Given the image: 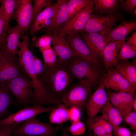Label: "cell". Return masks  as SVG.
I'll use <instances>...</instances> for the list:
<instances>
[{
	"mask_svg": "<svg viewBox=\"0 0 136 136\" xmlns=\"http://www.w3.org/2000/svg\"><path fill=\"white\" fill-rule=\"evenodd\" d=\"M20 38L22 41L19 43L17 59L23 72L29 77L32 83L34 94L31 104L33 106H41L58 104L59 101L50 96L35 72L33 66L34 55L29 49L28 36L22 34Z\"/></svg>",
	"mask_w": 136,
	"mask_h": 136,
	"instance_id": "6da1fadb",
	"label": "cell"
},
{
	"mask_svg": "<svg viewBox=\"0 0 136 136\" xmlns=\"http://www.w3.org/2000/svg\"><path fill=\"white\" fill-rule=\"evenodd\" d=\"M39 78L50 96L55 100L60 101L75 79L67 62L58 61L53 67H46L44 74Z\"/></svg>",
	"mask_w": 136,
	"mask_h": 136,
	"instance_id": "7a4b0ae2",
	"label": "cell"
},
{
	"mask_svg": "<svg viewBox=\"0 0 136 136\" xmlns=\"http://www.w3.org/2000/svg\"><path fill=\"white\" fill-rule=\"evenodd\" d=\"M93 86L88 80H80L78 83L69 88L61 102L68 108L75 106L81 110L92 94Z\"/></svg>",
	"mask_w": 136,
	"mask_h": 136,
	"instance_id": "3957f363",
	"label": "cell"
},
{
	"mask_svg": "<svg viewBox=\"0 0 136 136\" xmlns=\"http://www.w3.org/2000/svg\"><path fill=\"white\" fill-rule=\"evenodd\" d=\"M4 83L15 97L17 105L25 107L31 104L33 88L31 81L27 75L23 74Z\"/></svg>",
	"mask_w": 136,
	"mask_h": 136,
	"instance_id": "277c9868",
	"label": "cell"
},
{
	"mask_svg": "<svg viewBox=\"0 0 136 136\" xmlns=\"http://www.w3.org/2000/svg\"><path fill=\"white\" fill-rule=\"evenodd\" d=\"M69 69L74 77L80 80H88L93 86L99 82L100 75L97 66L79 57L75 56L67 62Z\"/></svg>",
	"mask_w": 136,
	"mask_h": 136,
	"instance_id": "5b68a950",
	"label": "cell"
},
{
	"mask_svg": "<svg viewBox=\"0 0 136 136\" xmlns=\"http://www.w3.org/2000/svg\"><path fill=\"white\" fill-rule=\"evenodd\" d=\"M59 126L54 127L43 122L35 117L26 121L13 132V134L26 136H57Z\"/></svg>",
	"mask_w": 136,
	"mask_h": 136,
	"instance_id": "8992f818",
	"label": "cell"
},
{
	"mask_svg": "<svg viewBox=\"0 0 136 136\" xmlns=\"http://www.w3.org/2000/svg\"><path fill=\"white\" fill-rule=\"evenodd\" d=\"M117 15L91 14L85 27L80 32L95 33L108 35L117 21Z\"/></svg>",
	"mask_w": 136,
	"mask_h": 136,
	"instance_id": "52a82bcc",
	"label": "cell"
},
{
	"mask_svg": "<svg viewBox=\"0 0 136 136\" xmlns=\"http://www.w3.org/2000/svg\"><path fill=\"white\" fill-rule=\"evenodd\" d=\"M58 105H53L46 107L33 106L24 107L17 112L11 114L4 119L0 118V130L5 125L20 123L41 114L50 112L56 108Z\"/></svg>",
	"mask_w": 136,
	"mask_h": 136,
	"instance_id": "ba28073f",
	"label": "cell"
},
{
	"mask_svg": "<svg viewBox=\"0 0 136 136\" xmlns=\"http://www.w3.org/2000/svg\"><path fill=\"white\" fill-rule=\"evenodd\" d=\"M104 79L100 80L98 88L91 94L87 101L85 107L88 117V127L92 119L104 107L108 97L105 90Z\"/></svg>",
	"mask_w": 136,
	"mask_h": 136,
	"instance_id": "9c48e42d",
	"label": "cell"
},
{
	"mask_svg": "<svg viewBox=\"0 0 136 136\" xmlns=\"http://www.w3.org/2000/svg\"><path fill=\"white\" fill-rule=\"evenodd\" d=\"M93 1L88 6L68 19L61 26L58 32L65 35L80 32L85 27L93 11Z\"/></svg>",
	"mask_w": 136,
	"mask_h": 136,
	"instance_id": "30bf717a",
	"label": "cell"
},
{
	"mask_svg": "<svg viewBox=\"0 0 136 136\" xmlns=\"http://www.w3.org/2000/svg\"><path fill=\"white\" fill-rule=\"evenodd\" d=\"M65 35L64 38L76 56L84 59L92 64L98 66L100 60L89 49L78 33Z\"/></svg>",
	"mask_w": 136,
	"mask_h": 136,
	"instance_id": "8fae6325",
	"label": "cell"
},
{
	"mask_svg": "<svg viewBox=\"0 0 136 136\" xmlns=\"http://www.w3.org/2000/svg\"><path fill=\"white\" fill-rule=\"evenodd\" d=\"M23 74L25 73L16 56L0 51V83H4Z\"/></svg>",
	"mask_w": 136,
	"mask_h": 136,
	"instance_id": "7c38bea8",
	"label": "cell"
},
{
	"mask_svg": "<svg viewBox=\"0 0 136 136\" xmlns=\"http://www.w3.org/2000/svg\"><path fill=\"white\" fill-rule=\"evenodd\" d=\"M104 78L105 87L116 92H123L134 94V88L115 69L107 68Z\"/></svg>",
	"mask_w": 136,
	"mask_h": 136,
	"instance_id": "4fadbf2b",
	"label": "cell"
},
{
	"mask_svg": "<svg viewBox=\"0 0 136 136\" xmlns=\"http://www.w3.org/2000/svg\"><path fill=\"white\" fill-rule=\"evenodd\" d=\"M31 0H16L14 15L23 32H27L32 22V5Z\"/></svg>",
	"mask_w": 136,
	"mask_h": 136,
	"instance_id": "5bb4252c",
	"label": "cell"
},
{
	"mask_svg": "<svg viewBox=\"0 0 136 136\" xmlns=\"http://www.w3.org/2000/svg\"><path fill=\"white\" fill-rule=\"evenodd\" d=\"M135 95L125 92L108 91V96L110 101L119 112L123 120L131 111Z\"/></svg>",
	"mask_w": 136,
	"mask_h": 136,
	"instance_id": "9a60e30c",
	"label": "cell"
},
{
	"mask_svg": "<svg viewBox=\"0 0 136 136\" xmlns=\"http://www.w3.org/2000/svg\"><path fill=\"white\" fill-rule=\"evenodd\" d=\"M51 39L53 49L58 61L67 62L76 56L65 40V35L59 33H49Z\"/></svg>",
	"mask_w": 136,
	"mask_h": 136,
	"instance_id": "2e32d148",
	"label": "cell"
},
{
	"mask_svg": "<svg viewBox=\"0 0 136 136\" xmlns=\"http://www.w3.org/2000/svg\"><path fill=\"white\" fill-rule=\"evenodd\" d=\"M56 8V3L51 4L40 12L32 22L29 29L30 35H33L43 28L48 30L52 23Z\"/></svg>",
	"mask_w": 136,
	"mask_h": 136,
	"instance_id": "e0dca14e",
	"label": "cell"
},
{
	"mask_svg": "<svg viewBox=\"0 0 136 136\" xmlns=\"http://www.w3.org/2000/svg\"><path fill=\"white\" fill-rule=\"evenodd\" d=\"M23 32L21 28L18 25L12 27L8 26L5 41L1 46L0 51L14 56L18 55L19 52V38Z\"/></svg>",
	"mask_w": 136,
	"mask_h": 136,
	"instance_id": "ac0fdd59",
	"label": "cell"
},
{
	"mask_svg": "<svg viewBox=\"0 0 136 136\" xmlns=\"http://www.w3.org/2000/svg\"><path fill=\"white\" fill-rule=\"evenodd\" d=\"M81 37L91 51L102 60L104 49L109 43L106 37L95 33L84 32Z\"/></svg>",
	"mask_w": 136,
	"mask_h": 136,
	"instance_id": "d6986e66",
	"label": "cell"
},
{
	"mask_svg": "<svg viewBox=\"0 0 136 136\" xmlns=\"http://www.w3.org/2000/svg\"><path fill=\"white\" fill-rule=\"evenodd\" d=\"M123 40L112 41L109 43L105 47L103 53L102 60L107 68L115 66L119 60V54Z\"/></svg>",
	"mask_w": 136,
	"mask_h": 136,
	"instance_id": "ffe728a7",
	"label": "cell"
},
{
	"mask_svg": "<svg viewBox=\"0 0 136 136\" xmlns=\"http://www.w3.org/2000/svg\"><path fill=\"white\" fill-rule=\"evenodd\" d=\"M68 1L66 0L57 1L55 13L52 23L48 30L50 33L58 32L62 25L68 19Z\"/></svg>",
	"mask_w": 136,
	"mask_h": 136,
	"instance_id": "44dd1931",
	"label": "cell"
},
{
	"mask_svg": "<svg viewBox=\"0 0 136 136\" xmlns=\"http://www.w3.org/2000/svg\"><path fill=\"white\" fill-rule=\"evenodd\" d=\"M136 28L135 21H123L120 25L112 29L106 36L108 42L123 40Z\"/></svg>",
	"mask_w": 136,
	"mask_h": 136,
	"instance_id": "7402d4cb",
	"label": "cell"
},
{
	"mask_svg": "<svg viewBox=\"0 0 136 136\" xmlns=\"http://www.w3.org/2000/svg\"><path fill=\"white\" fill-rule=\"evenodd\" d=\"M115 69L135 89L136 87V61L121 60L115 66Z\"/></svg>",
	"mask_w": 136,
	"mask_h": 136,
	"instance_id": "603a6c76",
	"label": "cell"
},
{
	"mask_svg": "<svg viewBox=\"0 0 136 136\" xmlns=\"http://www.w3.org/2000/svg\"><path fill=\"white\" fill-rule=\"evenodd\" d=\"M99 112L107 116L113 126L114 133L123 120L119 112L111 104L109 97L107 103Z\"/></svg>",
	"mask_w": 136,
	"mask_h": 136,
	"instance_id": "cb8c5ba5",
	"label": "cell"
},
{
	"mask_svg": "<svg viewBox=\"0 0 136 136\" xmlns=\"http://www.w3.org/2000/svg\"><path fill=\"white\" fill-rule=\"evenodd\" d=\"M13 105H17L7 87L4 83H0V116L7 115L9 107Z\"/></svg>",
	"mask_w": 136,
	"mask_h": 136,
	"instance_id": "d4e9b609",
	"label": "cell"
},
{
	"mask_svg": "<svg viewBox=\"0 0 136 136\" xmlns=\"http://www.w3.org/2000/svg\"><path fill=\"white\" fill-rule=\"evenodd\" d=\"M69 108L62 103L58 105L50 114V122L53 124L61 125L69 120Z\"/></svg>",
	"mask_w": 136,
	"mask_h": 136,
	"instance_id": "484cf974",
	"label": "cell"
},
{
	"mask_svg": "<svg viewBox=\"0 0 136 136\" xmlns=\"http://www.w3.org/2000/svg\"><path fill=\"white\" fill-rule=\"evenodd\" d=\"M92 2L91 0H70L67 4L69 19L71 18Z\"/></svg>",
	"mask_w": 136,
	"mask_h": 136,
	"instance_id": "4316f807",
	"label": "cell"
},
{
	"mask_svg": "<svg viewBox=\"0 0 136 136\" xmlns=\"http://www.w3.org/2000/svg\"><path fill=\"white\" fill-rule=\"evenodd\" d=\"M122 1L117 0H94L93 9L97 12H106L113 11L119 3Z\"/></svg>",
	"mask_w": 136,
	"mask_h": 136,
	"instance_id": "83f0119b",
	"label": "cell"
},
{
	"mask_svg": "<svg viewBox=\"0 0 136 136\" xmlns=\"http://www.w3.org/2000/svg\"><path fill=\"white\" fill-rule=\"evenodd\" d=\"M16 1L15 0H0V3L4 7L6 20L5 26L3 35L4 39H5L7 33L9 20L14 11Z\"/></svg>",
	"mask_w": 136,
	"mask_h": 136,
	"instance_id": "f1b7e54d",
	"label": "cell"
},
{
	"mask_svg": "<svg viewBox=\"0 0 136 136\" xmlns=\"http://www.w3.org/2000/svg\"><path fill=\"white\" fill-rule=\"evenodd\" d=\"M32 41L33 46L39 48L40 51L51 47V39L49 33L39 37L34 36Z\"/></svg>",
	"mask_w": 136,
	"mask_h": 136,
	"instance_id": "f546056e",
	"label": "cell"
},
{
	"mask_svg": "<svg viewBox=\"0 0 136 136\" xmlns=\"http://www.w3.org/2000/svg\"><path fill=\"white\" fill-rule=\"evenodd\" d=\"M42 53L44 63L46 68H51L55 65L58 62L57 56L51 47L41 51Z\"/></svg>",
	"mask_w": 136,
	"mask_h": 136,
	"instance_id": "4dcf8cb0",
	"label": "cell"
},
{
	"mask_svg": "<svg viewBox=\"0 0 136 136\" xmlns=\"http://www.w3.org/2000/svg\"><path fill=\"white\" fill-rule=\"evenodd\" d=\"M136 55V47L133 46L125 43H122L119 54V58L121 60H127L133 58Z\"/></svg>",
	"mask_w": 136,
	"mask_h": 136,
	"instance_id": "1f68e13d",
	"label": "cell"
},
{
	"mask_svg": "<svg viewBox=\"0 0 136 136\" xmlns=\"http://www.w3.org/2000/svg\"><path fill=\"white\" fill-rule=\"evenodd\" d=\"M65 128L68 133L74 136L83 135L86 130L85 125L80 120L72 122L69 126Z\"/></svg>",
	"mask_w": 136,
	"mask_h": 136,
	"instance_id": "d6a6232c",
	"label": "cell"
},
{
	"mask_svg": "<svg viewBox=\"0 0 136 136\" xmlns=\"http://www.w3.org/2000/svg\"><path fill=\"white\" fill-rule=\"evenodd\" d=\"M91 130L94 136H101L106 134L100 122L99 116H96L92 120L88 127Z\"/></svg>",
	"mask_w": 136,
	"mask_h": 136,
	"instance_id": "836d02e7",
	"label": "cell"
},
{
	"mask_svg": "<svg viewBox=\"0 0 136 136\" xmlns=\"http://www.w3.org/2000/svg\"><path fill=\"white\" fill-rule=\"evenodd\" d=\"M52 0H34L32 6V22L37 15L44 7H46L52 4Z\"/></svg>",
	"mask_w": 136,
	"mask_h": 136,
	"instance_id": "e575fe53",
	"label": "cell"
},
{
	"mask_svg": "<svg viewBox=\"0 0 136 136\" xmlns=\"http://www.w3.org/2000/svg\"><path fill=\"white\" fill-rule=\"evenodd\" d=\"M33 66L35 72L39 78L45 72L46 67L43 62L34 55Z\"/></svg>",
	"mask_w": 136,
	"mask_h": 136,
	"instance_id": "d590c367",
	"label": "cell"
},
{
	"mask_svg": "<svg viewBox=\"0 0 136 136\" xmlns=\"http://www.w3.org/2000/svg\"><path fill=\"white\" fill-rule=\"evenodd\" d=\"M22 124L20 123L5 125L0 130V136H11L14 131Z\"/></svg>",
	"mask_w": 136,
	"mask_h": 136,
	"instance_id": "8d00e7d4",
	"label": "cell"
},
{
	"mask_svg": "<svg viewBox=\"0 0 136 136\" xmlns=\"http://www.w3.org/2000/svg\"><path fill=\"white\" fill-rule=\"evenodd\" d=\"M99 117L100 122L106 133L112 134L113 127L107 116L104 114H102Z\"/></svg>",
	"mask_w": 136,
	"mask_h": 136,
	"instance_id": "74e56055",
	"label": "cell"
},
{
	"mask_svg": "<svg viewBox=\"0 0 136 136\" xmlns=\"http://www.w3.org/2000/svg\"><path fill=\"white\" fill-rule=\"evenodd\" d=\"M5 23L6 20L4 9L3 5L2 4L0 7V44L1 46L4 42L3 39V35Z\"/></svg>",
	"mask_w": 136,
	"mask_h": 136,
	"instance_id": "f35d334b",
	"label": "cell"
},
{
	"mask_svg": "<svg viewBox=\"0 0 136 136\" xmlns=\"http://www.w3.org/2000/svg\"><path fill=\"white\" fill-rule=\"evenodd\" d=\"M69 108V120L72 122L80 120L81 117V110L75 106Z\"/></svg>",
	"mask_w": 136,
	"mask_h": 136,
	"instance_id": "ab89813d",
	"label": "cell"
},
{
	"mask_svg": "<svg viewBox=\"0 0 136 136\" xmlns=\"http://www.w3.org/2000/svg\"><path fill=\"white\" fill-rule=\"evenodd\" d=\"M124 121L130 126L134 131L136 130V112L131 111L126 116Z\"/></svg>",
	"mask_w": 136,
	"mask_h": 136,
	"instance_id": "60d3db41",
	"label": "cell"
},
{
	"mask_svg": "<svg viewBox=\"0 0 136 136\" xmlns=\"http://www.w3.org/2000/svg\"><path fill=\"white\" fill-rule=\"evenodd\" d=\"M122 2L123 7L127 12H132L135 8L136 0H126Z\"/></svg>",
	"mask_w": 136,
	"mask_h": 136,
	"instance_id": "b9f144b4",
	"label": "cell"
},
{
	"mask_svg": "<svg viewBox=\"0 0 136 136\" xmlns=\"http://www.w3.org/2000/svg\"><path fill=\"white\" fill-rule=\"evenodd\" d=\"M114 134V136H131V133L128 128L119 126Z\"/></svg>",
	"mask_w": 136,
	"mask_h": 136,
	"instance_id": "7bdbcfd3",
	"label": "cell"
},
{
	"mask_svg": "<svg viewBox=\"0 0 136 136\" xmlns=\"http://www.w3.org/2000/svg\"><path fill=\"white\" fill-rule=\"evenodd\" d=\"M125 42L130 45L136 47V32H134Z\"/></svg>",
	"mask_w": 136,
	"mask_h": 136,
	"instance_id": "ee69618b",
	"label": "cell"
},
{
	"mask_svg": "<svg viewBox=\"0 0 136 136\" xmlns=\"http://www.w3.org/2000/svg\"><path fill=\"white\" fill-rule=\"evenodd\" d=\"M60 130L62 133L61 136H74L70 135L66 130L65 128L62 125H59Z\"/></svg>",
	"mask_w": 136,
	"mask_h": 136,
	"instance_id": "f6af8a7d",
	"label": "cell"
},
{
	"mask_svg": "<svg viewBox=\"0 0 136 136\" xmlns=\"http://www.w3.org/2000/svg\"><path fill=\"white\" fill-rule=\"evenodd\" d=\"M132 109L133 111L136 112V96L135 95L132 106Z\"/></svg>",
	"mask_w": 136,
	"mask_h": 136,
	"instance_id": "bcb514c9",
	"label": "cell"
},
{
	"mask_svg": "<svg viewBox=\"0 0 136 136\" xmlns=\"http://www.w3.org/2000/svg\"><path fill=\"white\" fill-rule=\"evenodd\" d=\"M131 136H136V131H134V132L131 133Z\"/></svg>",
	"mask_w": 136,
	"mask_h": 136,
	"instance_id": "7dc6e473",
	"label": "cell"
},
{
	"mask_svg": "<svg viewBox=\"0 0 136 136\" xmlns=\"http://www.w3.org/2000/svg\"><path fill=\"white\" fill-rule=\"evenodd\" d=\"M132 13L133 14L136 15V8L133 11Z\"/></svg>",
	"mask_w": 136,
	"mask_h": 136,
	"instance_id": "c3c4849f",
	"label": "cell"
},
{
	"mask_svg": "<svg viewBox=\"0 0 136 136\" xmlns=\"http://www.w3.org/2000/svg\"><path fill=\"white\" fill-rule=\"evenodd\" d=\"M101 136H113L112 134H106L104 135Z\"/></svg>",
	"mask_w": 136,
	"mask_h": 136,
	"instance_id": "681fc988",
	"label": "cell"
},
{
	"mask_svg": "<svg viewBox=\"0 0 136 136\" xmlns=\"http://www.w3.org/2000/svg\"><path fill=\"white\" fill-rule=\"evenodd\" d=\"M11 136H26L25 135H14L13 134Z\"/></svg>",
	"mask_w": 136,
	"mask_h": 136,
	"instance_id": "f907efd6",
	"label": "cell"
},
{
	"mask_svg": "<svg viewBox=\"0 0 136 136\" xmlns=\"http://www.w3.org/2000/svg\"><path fill=\"white\" fill-rule=\"evenodd\" d=\"M1 45L0 44V51L1 50Z\"/></svg>",
	"mask_w": 136,
	"mask_h": 136,
	"instance_id": "816d5d0a",
	"label": "cell"
}]
</instances>
